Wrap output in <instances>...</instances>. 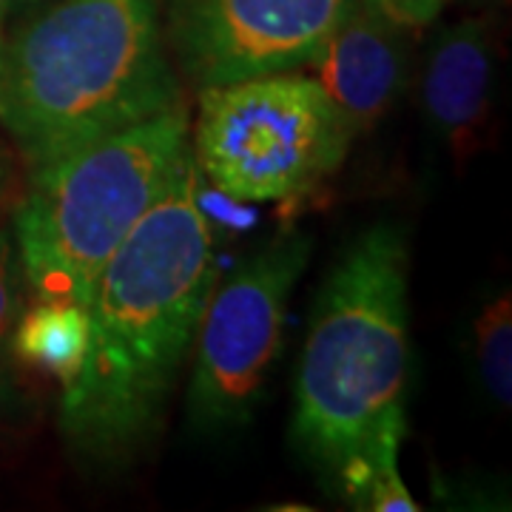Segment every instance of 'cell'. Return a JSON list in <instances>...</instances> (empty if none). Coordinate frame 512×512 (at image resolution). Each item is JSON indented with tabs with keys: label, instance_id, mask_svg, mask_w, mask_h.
<instances>
[{
	"label": "cell",
	"instance_id": "7a4b0ae2",
	"mask_svg": "<svg viewBox=\"0 0 512 512\" xmlns=\"http://www.w3.org/2000/svg\"><path fill=\"white\" fill-rule=\"evenodd\" d=\"M180 103L154 0H52L0 29V126L35 168Z\"/></svg>",
	"mask_w": 512,
	"mask_h": 512
},
{
	"label": "cell",
	"instance_id": "52a82bcc",
	"mask_svg": "<svg viewBox=\"0 0 512 512\" xmlns=\"http://www.w3.org/2000/svg\"><path fill=\"white\" fill-rule=\"evenodd\" d=\"M353 0H171L168 35L200 86L308 66Z\"/></svg>",
	"mask_w": 512,
	"mask_h": 512
},
{
	"label": "cell",
	"instance_id": "30bf717a",
	"mask_svg": "<svg viewBox=\"0 0 512 512\" xmlns=\"http://www.w3.org/2000/svg\"><path fill=\"white\" fill-rule=\"evenodd\" d=\"M89 345V316L72 299H40L15 325L12 356L23 365L40 367L66 384L77 376Z\"/></svg>",
	"mask_w": 512,
	"mask_h": 512
},
{
	"label": "cell",
	"instance_id": "3957f363",
	"mask_svg": "<svg viewBox=\"0 0 512 512\" xmlns=\"http://www.w3.org/2000/svg\"><path fill=\"white\" fill-rule=\"evenodd\" d=\"M407 319V242L379 222L330 268L293 387V441L333 481L404 419Z\"/></svg>",
	"mask_w": 512,
	"mask_h": 512
},
{
	"label": "cell",
	"instance_id": "277c9868",
	"mask_svg": "<svg viewBox=\"0 0 512 512\" xmlns=\"http://www.w3.org/2000/svg\"><path fill=\"white\" fill-rule=\"evenodd\" d=\"M188 134L180 103L35 168L15 234L20 268L40 299L86 308L100 268L191 157Z\"/></svg>",
	"mask_w": 512,
	"mask_h": 512
},
{
	"label": "cell",
	"instance_id": "9a60e30c",
	"mask_svg": "<svg viewBox=\"0 0 512 512\" xmlns=\"http://www.w3.org/2000/svg\"><path fill=\"white\" fill-rule=\"evenodd\" d=\"M37 0H0V9H15V6H29Z\"/></svg>",
	"mask_w": 512,
	"mask_h": 512
},
{
	"label": "cell",
	"instance_id": "4fadbf2b",
	"mask_svg": "<svg viewBox=\"0 0 512 512\" xmlns=\"http://www.w3.org/2000/svg\"><path fill=\"white\" fill-rule=\"evenodd\" d=\"M20 319V291H18V256L12 248V239L0 231V413L20 410V393L12 373V336Z\"/></svg>",
	"mask_w": 512,
	"mask_h": 512
},
{
	"label": "cell",
	"instance_id": "9c48e42d",
	"mask_svg": "<svg viewBox=\"0 0 512 512\" xmlns=\"http://www.w3.org/2000/svg\"><path fill=\"white\" fill-rule=\"evenodd\" d=\"M493 89V55L478 20H464L444 29L430 52L424 69V111L433 128L453 146L476 137L478 126L490 106Z\"/></svg>",
	"mask_w": 512,
	"mask_h": 512
},
{
	"label": "cell",
	"instance_id": "6da1fadb",
	"mask_svg": "<svg viewBox=\"0 0 512 512\" xmlns=\"http://www.w3.org/2000/svg\"><path fill=\"white\" fill-rule=\"evenodd\" d=\"M214 274V231L188 157L89 291V345L60 399V433L74 461L117 470L154 439Z\"/></svg>",
	"mask_w": 512,
	"mask_h": 512
},
{
	"label": "cell",
	"instance_id": "ba28073f",
	"mask_svg": "<svg viewBox=\"0 0 512 512\" xmlns=\"http://www.w3.org/2000/svg\"><path fill=\"white\" fill-rule=\"evenodd\" d=\"M308 66L356 140L376 126L402 94L407 77L402 26L365 0H353L348 15Z\"/></svg>",
	"mask_w": 512,
	"mask_h": 512
},
{
	"label": "cell",
	"instance_id": "5bb4252c",
	"mask_svg": "<svg viewBox=\"0 0 512 512\" xmlns=\"http://www.w3.org/2000/svg\"><path fill=\"white\" fill-rule=\"evenodd\" d=\"M365 3H370L376 12H382L384 18L399 23L402 29L430 23L444 6V0H365Z\"/></svg>",
	"mask_w": 512,
	"mask_h": 512
},
{
	"label": "cell",
	"instance_id": "5b68a950",
	"mask_svg": "<svg viewBox=\"0 0 512 512\" xmlns=\"http://www.w3.org/2000/svg\"><path fill=\"white\" fill-rule=\"evenodd\" d=\"M188 137L197 171L239 202L302 194L353 143L325 89L296 72L202 86Z\"/></svg>",
	"mask_w": 512,
	"mask_h": 512
},
{
	"label": "cell",
	"instance_id": "8992f818",
	"mask_svg": "<svg viewBox=\"0 0 512 512\" xmlns=\"http://www.w3.org/2000/svg\"><path fill=\"white\" fill-rule=\"evenodd\" d=\"M311 239L291 234L239 265L205 302L188 382V416L202 433L245 424L282 348L293 285L308 265Z\"/></svg>",
	"mask_w": 512,
	"mask_h": 512
},
{
	"label": "cell",
	"instance_id": "8fae6325",
	"mask_svg": "<svg viewBox=\"0 0 512 512\" xmlns=\"http://www.w3.org/2000/svg\"><path fill=\"white\" fill-rule=\"evenodd\" d=\"M407 419L393 421L376 436L356 461L336 476L339 493L353 507L373 512H416L419 504L413 501L410 490L404 487L399 473V447H402Z\"/></svg>",
	"mask_w": 512,
	"mask_h": 512
},
{
	"label": "cell",
	"instance_id": "7c38bea8",
	"mask_svg": "<svg viewBox=\"0 0 512 512\" xmlns=\"http://www.w3.org/2000/svg\"><path fill=\"white\" fill-rule=\"evenodd\" d=\"M476 359L481 382L493 402L504 410L512 404V299L498 293L476 316Z\"/></svg>",
	"mask_w": 512,
	"mask_h": 512
}]
</instances>
